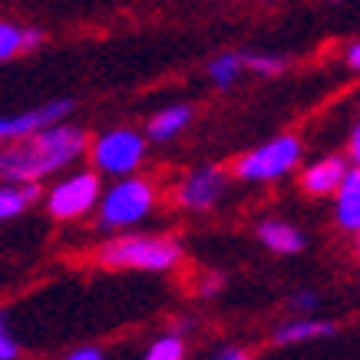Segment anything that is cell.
Segmentation results:
<instances>
[{
    "label": "cell",
    "mask_w": 360,
    "mask_h": 360,
    "mask_svg": "<svg viewBox=\"0 0 360 360\" xmlns=\"http://www.w3.org/2000/svg\"><path fill=\"white\" fill-rule=\"evenodd\" d=\"M89 146L93 139L79 122H60L27 142L4 146L0 175H4V182H23V186L56 182L63 175L77 172V165L89 159Z\"/></svg>",
    "instance_id": "obj_1"
},
{
    "label": "cell",
    "mask_w": 360,
    "mask_h": 360,
    "mask_svg": "<svg viewBox=\"0 0 360 360\" xmlns=\"http://www.w3.org/2000/svg\"><path fill=\"white\" fill-rule=\"evenodd\" d=\"M96 262L110 271H142V274H172L186 262V248L175 235L162 231H129L112 235L96 248Z\"/></svg>",
    "instance_id": "obj_2"
},
{
    "label": "cell",
    "mask_w": 360,
    "mask_h": 360,
    "mask_svg": "<svg viewBox=\"0 0 360 360\" xmlns=\"http://www.w3.org/2000/svg\"><path fill=\"white\" fill-rule=\"evenodd\" d=\"M159 198H162L159 186L149 175H132V179L110 182L96 208V229L106 231L110 238L139 231L142 221H149L153 212L159 208Z\"/></svg>",
    "instance_id": "obj_3"
},
{
    "label": "cell",
    "mask_w": 360,
    "mask_h": 360,
    "mask_svg": "<svg viewBox=\"0 0 360 360\" xmlns=\"http://www.w3.org/2000/svg\"><path fill=\"white\" fill-rule=\"evenodd\" d=\"M304 142L295 132H278L271 139L251 146L248 153H241L235 162L229 165L231 179H238L245 186H271L281 182L288 175H295L304 169Z\"/></svg>",
    "instance_id": "obj_4"
},
{
    "label": "cell",
    "mask_w": 360,
    "mask_h": 360,
    "mask_svg": "<svg viewBox=\"0 0 360 360\" xmlns=\"http://www.w3.org/2000/svg\"><path fill=\"white\" fill-rule=\"evenodd\" d=\"M146 159H149V139L132 126H112L96 132L89 146V169L110 182L142 175L139 169L146 165Z\"/></svg>",
    "instance_id": "obj_5"
},
{
    "label": "cell",
    "mask_w": 360,
    "mask_h": 360,
    "mask_svg": "<svg viewBox=\"0 0 360 360\" xmlns=\"http://www.w3.org/2000/svg\"><path fill=\"white\" fill-rule=\"evenodd\" d=\"M103 175L93 169H77V172L63 175L44 188V208L53 221H79V219H96V208L103 202Z\"/></svg>",
    "instance_id": "obj_6"
},
{
    "label": "cell",
    "mask_w": 360,
    "mask_h": 360,
    "mask_svg": "<svg viewBox=\"0 0 360 360\" xmlns=\"http://www.w3.org/2000/svg\"><path fill=\"white\" fill-rule=\"evenodd\" d=\"M229 186H231V169L212 162L192 165V169H186L175 179L172 202L175 208H182L188 215H205V212H212V208H219L225 202Z\"/></svg>",
    "instance_id": "obj_7"
},
{
    "label": "cell",
    "mask_w": 360,
    "mask_h": 360,
    "mask_svg": "<svg viewBox=\"0 0 360 360\" xmlns=\"http://www.w3.org/2000/svg\"><path fill=\"white\" fill-rule=\"evenodd\" d=\"M70 112H73V99H46V103H37V106H27V110L7 112L0 120V139L4 146H13V142H27L40 132L53 129L60 122H70Z\"/></svg>",
    "instance_id": "obj_8"
},
{
    "label": "cell",
    "mask_w": 360,
    "mask_h": 360,
    "mask_svg": "<svg viewBox=\"0 0 360 360\" xmlns=\"http://www.w3.org/2000/svg\"><path fill=\"white\" fill-rule=\"evenodd\" d=\"M350 169H354V165H350L347 155H340V153L317 155V159L304 162V169L297 172V186L311 198H330V202H334L340 186L347 182Z\"/></svg>",
    "instance_id": "obj_9"
},
{
    "label": "cell",
    "mask_w": 360,
    "mask_h": 360,
    "mask_svg": "<svg viewBox=\"0 0 360 360\" xmlns=\"http://www.w3.org/2000/svg\"><path fill=\"white\" fill-rule=\"evenodd\" d=\"M255 238L264 251H271L278 258H295L307 248V235L297 229L295 221L278 219V215H268L255 225Z\"/></svg>",
    "instance_id": "obj_10"
},
{
    "label": "cell",
    "mask_w": 360,
    "mask_h": 360,
    "mask_svg": "<svg viewBox=\"0 0 360 360\" xmlns=\"http://www.w3.org/2000/svg\"><path fill=\"white\" fill-rule=\"evenodd\" d=\"M338 330L334 321L328 317H284L271 328V344L274 347H301L311 340H324Z\"/></svg>",
    "instance_id": "obj_11"
},
{
    "label": "cell",
    "mask_w": 360,
    "mask_h": 360,
    "mask_svg": "<svg viewBox=\"0 0 360 360\" xmlns=\"http://www.w3.org/2000/svg\"><path fill=\"white\" fill-rule=\"evenodd\" d=\"M192 120H195V110H192L188 103H169V106L155 110L153 116L146 120L142 132H146L149 146H169V142H175L192 126Z\"/></svg>",
    "instance_id": "obj_12"
},
{
    "label": "cell",
    "mask_w": 360,
    "mask_h": 360,
    "mask_svg": "<svg viewBox=\"0 0 360 360\" xmlns=\"http://www.w3.org/2000/svg\"><path fill=\"white\" fill-rule=\"evenodd\" d=\"M334 212V225L350 238H360V169L354 165L347 175V182L340 186V192L330 202Z\"/></svg>",
    "instance_id": "obj_13"
},
{
    "label": "cell",
    "mask_w": 360,
    "mask_h": 360,
    "mask_svg": "<svg viewBox=\"0 0 360 360\" xmlns=\"http://www.w3.org/2000/svg\"><path fill=\"white\" fill-rule=\"evenodd\" d=\"M40 44H44V33L37 27H23L17 20H0V60L4 63H11L17 56H27Z\"/></svg>",
    "instance_id": "obj_14"
},
{
    "label": "cell",
    "mask_w": 360,
    "mask_h": 360,
    "mask_svg": "<svg viewBox=\"0 0 360 360\" xmlns=\"http://www.w3.org/2000/svg\"><path fill=\"white\" fill-rule=\"evenodd\" d=\"M37 202H44L40 186L4 182V186H0V221H17L20 215H27Z\"/></svg>",
    "instance_id": "obj_15"
},
{
    "label": "cell",
    "mask_w": 360,
    "mask_h": 360,
    "mask_svg": "<svg viewBox=\"0 0 360 360\" xmlns=\"http://www.w3.org/2000/svg\"><path fill=\"white\" fill-rule=\"evenodd\" d=\"M245 73H248V63H245V53H238V50H221L205 63V77L215 89H231Z\"/></svg>",
    "instance_id": "obj_16"
},
{
    "label": "cell",
    "mask_w": 360,
    "mask_h": 360,
    "mask_svg": "<svg viewBox=\"0 0 360 360\" xmlns=\"http://www.w3.org/2000/svg\"><path fill=\"white\" fill-rule=\"evenodd\" d=\"M186 357H188V340L182 330H162V334H155L139 354V360H186Z\"/></svg>",
    "instance_id": "obj_17"
},
{
    "label": "cell",
    "mask_w": 360,
    "mask_h": 360,
    "mask_svg": "<svg viewBox=\"0 0 360 360\" xmlns=\"http://www.w3.org/2000/svg\"><path fill=\"white\" fill-rule=\"evenodd\" d=\"M245 63H248V73L255 77H278L288 70V60L278 53H262V50H255V53H245Z\"/></svg>",
    "instance_id": "obj_18"
},
{
    "label": "cell",
    "mask_w": 360,
    "mask_h": 360,
    "mask_svg": "<svg viewBox=\"0 0 360 360\" xmlns=\"http://www.w3.org/2000/svg\"><path fill=\"white\" fill-rule=\"evenodd\" d=\"M317 304H321V295H317L314 288H295L291 295H288V311L291 317H317Z\"/></svg>",
    "instance_id": "obj_19"
},
{
    "label": "cell",
    "mask_w": 360,
    "mask_h": 360,
    "mask_svg": "<svg viewBox=\"0 0 360 360\" xmlns=\"http://www.w3.org/2000/svg\"><path fill=\"white\" fill-rule=\"evenodd\" d=\"M20 354H23L20 338L13 334L11 321L4 317V321H0V360H20Z\"/></svg>",
    "instance_id": "obj_20"
},
{
    "label": "cell",
    "mask_w": 360,
    "mask_h": 360,
    "mask_svg": "<svg viewBox=\"0 0 360 360\" xmlns=\"http://www.w3.org/2000/svg\"><path fill=\"white\" fill-rule=\"evenodd\" d=\"M208 360H255V354L248 347H241V344H221V347L212 350Z\"/></svg>",
    "instance_id": "obj_21"
},
{
    "label": "cell",
    "mask_w": 360,
    "mask_h": 360,
    "mask_svg": "<svg viewBox=\"0 0 360 360\" xmlns=\"http://www.w3.org/2000/svg\"><path fill=\"white\" fill-rule=\"evenodd\" d=\"M344 155L350 159V165H357V169H360V116L354 120V126H350V132H347V146H344Z\"/></svg>",
    "instance_id": "obj_22"
},
{
    "label": "cell",
    "mask_w": 360,
    "mask_h": 360,
    "mask_svg": "<svg viewBox=\"0 0 360 360\" xmlns=\"http://www.w3.org/2000/svg\"><path fill=\"white\" fill-rule=\"evenodd\" d=\"M60 360H106V354H103V347H96V344H79V347L66 350Z\"/></svg>",
    "instance_id": "obj_23"
},
{
    "label": "cell",
    "mask_w": 360,
    "mask_h": 360,
    "mask_svg": "<svg viewBox=\"0 0 360 360\" xmlns=\"http://www.w3.org/2000/svg\"><path fill=\"white\" fill-rule=\"evenodd\" d=\"M221 288H225V281H221V274H205L202 281H198V297L202 301H212L215 295H221Z\"/></svg>",
    "instance_id": "obj_24"
},
{
    "label": "cell",
    "mask_w": 360,
    "mask_h": 360,
    "mask_svg": "<svg viewBox=\"0 0 360 360\" xmlns=\"http://www.w3.org/2000/svg\"><path fill=\"white\" fill-rule=\"evenodd\" d=\"M344 66L354 70V73H360V40H354V44L344 46Z\"/></svg>",
    "instance_id": "obj_25"
},
{
    "label": "cell",
    "mask_w": 360,
    "mask_h": 360,
    "mask_svg": "<svg viewBox=\"0 0 360 360\" xmlns=\"http://www.w3.org/2000/svg\"><path fill=\"white\" fill-rule=\"evenodd\" d=\"M354 255H357V262H360V238H354Z\"/></svg>",
    "instance_id": "obj_26"
}]
</instances>
